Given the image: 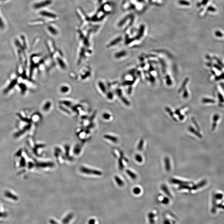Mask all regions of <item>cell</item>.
<instances>
[{"label":"cell","instance_id":"obj_1","mask_svg":"<svg viewBox=\"0 0 224 224\" xmlns=\"http://www.w3.org/2000/svg\"><path fill=\"white\" fill-rule=\"evenodd\" d=\"M80 171L81 172L84 173L88 174H93L95 175H102V173L98 171L95 170H91V169L87 168L82 167L80 168Z\"/></svg>","mask_w":224,"mask_h":224},{"label":"cell","instance_id":"obj_2","mask_svg":"<svg viewBox=\"0 0 224 224\" xmlns=\"http://www.w3.org/2000/svg\"><path fill=\"white\" fill-rule=\"evenodd\" d=\"M51 1L50 0H47L45 1L39 2L34 5V8L35 9H39L41 8L47 6L51 4Z\"/></svg>","mask_w":224,"mask_h":224},{"label":"cell","instance_id":"obj_3","mask_svg":"<svg viewBox=\"0 0 224 224\" xmlns=\"http://www.w3.org/2000/svg\"><path fill=\"white\" fill-rule=\"evenodd\" d=\"M207 184V181L206 180L202 181L200 183H198V184L194 185L192 187V190H196L198 188H202L204 186Z\"/></svg>","mask_w":224,"mask_h":224},{"label":"cell","instance_id":"obj_4","mask_svg":"<svg viewBox=\"0 0 224 224\" xmlns=\"http://www.w3.org/2000/svg\"><path fill=\"white\" fill-rule=\"evenodd\" d=\"M165 164L166 170L168 172L170 171L171 169L170 160L168 157L165 158Z\"/></svg>","mask_w":224,"mask_h":224},{"label":"cell","instance_id":"obj_5","mask_svg":"<svg viewBox=\"0 0 224 224\" xmlns=\"http://www.w3.org/2000/svg\"><path fill=\"white\" fill-rule=\"evenodd\" d=\"M214 193H213L212 195V213H215L216 210L217 204H216V199H215L214 196Z\"/></svg>","mask_w":224,"mask_h":224},{"label":"cell","instance_id":"obj_6","mask_svg":"<svg viewBox=\"0 0 224 224\" xmlns=\"http://www.w3.org/2000/svg\"><path fill=\"white\" fill-rule=\"evenodd\" d=\"M188 130H189L190 132L193 133L194 135H196L197 137H198L199 138H202L203 137L202 135L198 132L195 130L192 127H190L189 128H188Z\"/></svg>","mask_w":224,"mask_h":224},{"label":"cell","instance_id":"obj_7","mask_svg":"<svg viewBox=\"0 0 224 224\" xmlns=\"http://www.w3.org/2000/svg\"><path fill=\"white\" fill-rule=\"evenodd\" d=\"M171 181L172 183H174V184H179V185H183V184H189L190 183L189 182H185V181H182L181 180H178L177 179H171Z\"/></svg>","mask_w":224,"mask_h":224},{"label":"cell","instance_id":"obj_8","mask_svg":"<svg viewBox=\"0 0 224 224\" xmlns=\"http://www.w3.org/2000/svg\"><path fill=\"white\" fill-rule=\"evenodd\" d=\"M104 137L106 139H108V140H111L112 142L116 143L118 141V139L117 137L113 136H111L109 135H106L104 136Z\"/></svg>","mask_w":224,"mask_h":224},{"label":"cell","instance_id":"obj_9","mask_svg":"<svg viewBox=\"0 0 224 224\" xmlns=\"http://www.w3.org/2000/svg\"><path fill=\"white\" fill-rule=\"evenodd\" d=\"M40 14L42 15V16H46V17H49V18H54L56 17L55 15L52 14L51 13L46 12V11H42V12H41L40 13Z\"/></svg>","mask_w":224,"mask_h":224},{"label":"cell","instance_id":"obj_10","mask_svg":"<svg viewBox=\"0 0 224 224\" xmlns=\"http://www.w3.org/2000/svg\"><path fill=\"white\" fill-rule=\"evenodd\" d=\"M126 173L129 175V176L133 180H135L137 178V175H136V174H135L134 173H133V172L129 170H127L126 171Z\"/></svg>","mask_w":224,"mask_h":224},{"label":"cell","instance_id":"obj_11","mask_svg":"<svg viewBox=\"0 0 224 224\" xmlns=\"http://www.w3.org/2000/svg\"><path fill=\"white\" fill-rule=\"evenodd\" d=\"M161 189L163 191V192H165V193L166 194V195L169 196L171 197V194L169 192L168 188L166 185H162V186H161Z\"/></svg>","mask_w":224,"mask_h":224},{"label":"cell","instance_id":"obj_12","mask_svg":"<svg viewBox=\"0 0 224 224\" xmlns=\"http://www.w3.org/2000/svg\"><path fill=\"white\" fill-rule=\"evenodd\" d=\"M115 179L117 185H118L119 186H122L124 185L123 181H122V180L119 177L117 176H116L115 177Z\"/></svg>","mask_w":224,"mask_h":224},{"label":"cell","instance_id":"obj_13","mask_svg":"<svg viewBox=\"0 0 224 224\" xmlns=\"http://www.w3.org/2000/svg\"><path fill=\"white\" fill-rule=\"evenodd\" d=\"M178 189L179 190H183V189H186V190H189L191 191L192 190V188H191L190 186H188L187 184H183V185H181L178 187Z\"/></svg>","mask_w":224,"mask_h":224},{"label":"cell","instance_id":"obj_14","mask_svg":"<svg viewBox=\"0 0 224 224\" xmlns=\"http://www.w3.org/2000/svg\"><path fill=\"white\" fill-rule=\"evenodd\" d=\"M5 195H6V197H8V198L12 199L13 200H16V201L18 200V198H17V197L14 196V195H13V194L11 193H9V192H6V193H5Z\"/></svg>","mask_w":224,"mask_h":224},{"label":"cell","instance_id":"obj_15","mask_svg":"<svg viewBox=\"0 0 224 224\" xmlns=\"http://www.w3.org/2000/svg\"><path fill=\"white\" fill-rule=\"evenodd\" d=\"M144 141L143 140H141L140 142H139V144L138 145L137 147V150L139 151H142L143 148V146H144Z\"/></svg>","mask_w":224,"mask_h":224},{"label":"cell","instance_id":"obj_16","mask_svg":"<svg viewBox=\"0 0 224 224\" xmlns=\"http://www.w3.org/2000/svg\"><path fill=\"white\" fill-rule=\"evenodd\" d=\"M133 193L136 195H138L140 194L141 192V190L139 187H135L133 190Z\"/></svg>","mask_w":224,"mask_h":224},{"label":"cell","instance_id":"obj_17","mask_svg":"<svg viewBox=\"0 0 224 224\" xmlns=\"http://www.w3.org/2000/svg\"><path fill=\"white\" fill-rule=\"evenodd\" d=\"M214 196L216 200H221L223 198V195L222 193L215 194Z\"/></svg>","mask_w":224,"mask_h":224},{"label":"cell","instance_id":"obj_18","mask_svg":"<svg viewBox=\"0 0 224 224\" xmlns=\"http://www.w3.org/2000/svg\"><path fill=\"white\" fill-rule=\"evenodd\" d=\"M135 159L139 163L142 162V161H143L142 158L141 157V156L140 155H136L135 156Z\"/></svg>","mask_w":224,"mask_h":224},{"label":"cell","instance_id":"obj_19","mask_svg":"<svg viewBox=\"0 0 224 224\" xmlns=\"http://www.w3.org/2000/svg\"><path fill=\"white\" fill-rule=\"evenodd\" d=\"M169 200L168 198L167 197H165L163 198L162 201V203L164 204H167L169 203Z\"/></svg>","mask_w":224,"mask_h":224},{"label":"cell","instance_id":"obj_20","mask_svg":"<svg viewBox=\"0 0 224 224\" xmlns=\"http://www.w3.org/2000/svg\"><path fill=\"white\" fill-rule=\"evenodd\" d=\"M219 118V116L218 115L216 114L214 116L213 120V122H217L218 119Z\"/></svg>","mask_w":224,"mask_h":224},{"label":"cell","instance_id":"obj_21","mask_svg":"<svg viewBox=\"0 0 224 224\" xmlns=\"http://www.w3.org/2000/svg\"><path fill=\"white\" fill-rule=\"evenodd\" d=\"M68 216L67 217L68 219L64 220V223H65V224H67V223H68V222L69 220V219H70L72 218V215H68Z\"/></svg>","mask_w":224,"mask_h":224},{"label":"cell","instance_id":"obj_22","mask_svg":"<svg viewBox=\"0 0 224 224\" xmlns=\"http://www.w3.org/2000/svg\"><path fill=\"white\" fill-rule=\"evenodd\" d=\"M217 126V122H213L212 125V130L214 131L215 130V128Z\"/></svg>","mask_w":224,"mask_h":224},{"label":"cell","instance_id":"obj_23","mask_svg":"<svg viewBox=\"0 0 224 224\" xmlns=\"http://www.w3.org/2000/svg\"><path fill=\"white\" fill-rule=\"evenodd\" d=\"M4 27V23H3V21H2L1 18L0 17V27L1 28H3Z\"/></svg>","mask_w":224,"mask_h":224},{"label":"cell","instance_id":"obj_24","mask_svg":"<svg viewBox=\"0 0 224 224\" xmlns=\"http://www.w3.org/2000/svg\"><path fill=\"white\" fill-rule=\"evenodd\" d=\"M217 207L220 208H222L224 210V205H223L222 204L217 205Z\"/></svg>","mask_w":224,"mask_h":224},{"label":"cell","instance_id":"obj_25","mask_svg":"<svg viewBox=\"0 0 224 224\" xmlns=\"http://www.w3.org/2000/svg\"><path fill=\"white\" fill-rule=\"evenodd\" d=\"M193 121L194 124V125H195V126H196V128H197V130H199V131H200V127H199V126H198V125H197V124L196 123V121H194V120H193Z\"/></svg>","mask_w":224,"mask_h":224},{"label":"cell","instance_id":"obj_26","mask_svg":"<svg viewBox=\"0 0 224 224\" xmlns=\"http://www.w3.org/2000/svg\"><path fill=\"white\" fill-rule=\"evenodd\" d=\"M119 165L120 166V168H121V169L123 168V165L122 164L121 161H120Z\"/></svg>","mask_w":224,"mask_h":224},{"label":"cell","instance_id":"obj_27","mask_svg":"<svg viewBox=\"0 0 224 224\" xmlns=\"http://www.w3.org/2000/svg\"><path fill=\"white\" fill-rule=\"evenodd\" d=\"M216 34L217 36H221L222 35V34L220 32H216Z\"/></svg>","mask_w":224,"mask_h":224},{"label":"cell","instance_id":"obj_28","mask_svg":"<svg viewBox=\"0 0 224 224\" xmlns=\"http://www.w3.org/2000/svg\"><path fill=\"white\" fill-rule=\"evenodd\" d=\"M94 223H95V222H94V220H91L89 221V224H94Z\"/></svg>","mask_w":224,"mask_h":224},{"label":"cell","instance_id":"obj_29","mask_svg":"<svg viewBox=\"0 0 224 224\" xmlns=\"http://www.w3.org/2000/svg\"><path fill=\"white\" fill-rule=\"evenodd\" d=\"M50 222L52 224H58L54 220H50Z\"/></svg>","mask_w":224,"mask_h":224}]
</instances>
